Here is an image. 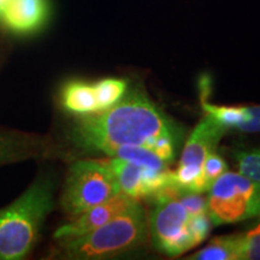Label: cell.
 <instances>
[{
  "label": "cell",
  "mask_w": 260,
  "mask_h": 260,
  "mask_svg": "<svg viewBox=\"0 0 260 260\" xmlns=\"http://www.w3.org/2000/svg\"><path fill=\"white\" fill-rule=\"evenodd\" d=\"M73 139L80 147L106 154L119 146H146L170 164L178 130L145 93L134 89L106 111L83 116Z\"/></svg>",
  "instance_id": "1"
},
{
  "label": "cell",
  "mask_w": 260,
  "mask_h": 260,
  "mask_svg": "<svg viewBox=\"0 0 260 260\" xmlns=\"http://www.w3.org/2000/svg\"><path fill=\"white\" fill-rule=\"evenodd\" d=\"M53 209V183L38 178L18 199L0 210V260L23 259L38 241Z\"/></svg>",
  "instance_id": "2"
},
{
  "label": "cell",
  "mask_w": 260,
  "mask_h": 260,
  "mask_svg": "<svg viewBox=\"0 0 260 260\" xmlns=\"http://www.w3.org/2000/svg\"><path fill=\"white\" fill-rule=\"evenodd\" d=\"M146 237V214L136 200L124 212L92 232L59 240L58 255L76 260L112 258L144 245Z\"/></svg>",
  "instance_id": "3"
},
{
  "label": "cell",
  "mask_w": 260,
  "mask_h": 260,
  "mask_svg": "<svg viewBox=\"0 0 260 260\" xmlns=\"http://www.w3.org/2000/svg\"><path fill=\"white\" fill-rule=\"evenodd\" d=\"M176 186L165 188L153 198L148 225L154 246L165 254L181 255L197 246L190 233L191 214L180 199Z\"/></svg>",
  "instance_id": "4"
},
{
  "label": "cell",
  "mask_w": 260,
  "mask_h": 260,
  "mask_svg": "<svg viewBox=\"0 0 260 260\" xmlns=\"http://www.w3.org/2000/svg\"><path fill=\"white\" fill-rule=\"evenodd\" d=\"M207 212L212 224H233L260 216V182L225 171L209 189Z\"/></svg>",
  "instance_id": "5"
},
{
  "label": "cell",
  "mask_w": 260,
  "mask_h": 260,
  "mask_svg": "<svg viewBox=\"0 0 260 260\" xmlns=\"http://www.w3.org/2000/svg\"><path fill=\"white\" fill-rule=\"evenodd\" d=\"M118 193L121 190L109 161L79 160L71 165L68 172L61 206L74 218Z\"/></svg>",
  "instance_id": "6"
},
{
  "label": "cell",
  "mask_w": 260,
  "mask_h": 260,
  "mask_svg": "<svg viewBox=\"0 0 260 260\" xmlns=\"http://www.w3.org/2000/svg\"><path fill=\"white\" fill-rule=\"evenodd\" d=\"M226 128L206 115L198 123L184 146L177 170L174 171L175 183L183 193H200V176L207 155L216 151ZM201 194V193H200Z\"/></svg>",
  "instance_id": "7"
},
{
  "label": "cell",
  "mask_w": 260,
  "mask_h": 260,
  "mask_svg": "<svg viewBox=\"0 0 260 260\" xmlns=\"http://www.w3.org/2000/svg\"><path fill=\"white\" fill-rule=\"evenodd\" d=\"M109 165L115 175L119 190L136 200L144 198L151 199L165 188L176 186L174 171L170 169L165 171L149 170L118 158H112Z\"/></svg>",
  "instance_id": "8"
},
{
  "label": "cell",
  "mask_w": 260,
  "mask_h": 260,
  "mask_svg": "<svg viewBox=\"0 0 260 260\" xmlns=\"http://www.w3.org/2000/svg\"><path fill=\"white\" fill-rule=\"evenodd\" d=\"M135 201L134 198L121 191L105 203L90 207L79 216L74 217L71 222L58 228L54 233V239L63 240L84 235L124 212Z\"/></svg>",
  "instance_id": "9"
},
{
  "label": "cell",
  "mask_w": 260,
  "mask_h": 260,
  "mask_svg": "<svg viewBox=\"0 0 260 260\" xmlns=\"http://www.w3.org/2000/svg\"><path fill=\"white\" fill-rule=\"evenodd\" d=\"M50 17L48 0H8L0 9V22L14 34L37 32Z\"/></svg>",
  "instance_id": "10"
},
{
  "label": "cell",
  "mask_w": 260,
  "mask_h": 260,
  "mask_svg": "<svg viewBox=\"0 0 260 260\" xmlns=\"http://www.w3.org/2000/svg\"><path fill=\"white\" fill-rule=\"evenodd\" d=\"M61 105L68 112L87 116L98 113V103L94 83L70 81L61 89Z\"/></svg>",
  "instance_id": "11"
},
{
  "label": "cell",
  "mask_w": 260,
  "mask_h": 260,
  "mask_svg": "<svg viewBox=\"0 0 260 260\" xmlns=\"http://www.w3.org/2000/svg\"><path fill=\"white\" fill-rule=\"evenodd\" d=\"M188 259L191 260H241L242 234L219 236Z\"/></svg>",
  "instance_id": "12"
},
{
  "label": "cell",
  "mask_w": 260,
  "mask_h": 260,
  "mask_svg": "<svg viewBox=\"0 0 260 260\" xmlns=\"http://www.w3.org/2000/svg\"><path fill=\"white\" fill-rule=\"evenodd\" d=\"M111 158H118L123 160L134 162L140 167L154 171L169 170V162L159 157L157 152L146 146H119L107 152Z\"/></svg>",
  "instance_id": "13"
},
{
  "label": "cell",
  "mask_w": 260,
  "mask_h": 260,
  "mask_svg": "<svg viewBox=\"0 0 260 260\" xmlns=\"http://www.w3.org/2000/svg\"><path fill=\"white\" fill-rule=\"evenodd\" d=\"M94 89L98 110L99 112H103L116 105L125 95L128 83L125 80L121 79H104L94 83Z\"/></svg>",
  "instance_id": "14"
},
{
  "label": "cell",
  "mask_w": 260,
  "mask_h": 260,
  "mask_svg": "<svg viewBox=\"0 0 260 260\" xmlns=\"http://www.w3.org/2000/svg\"><path fill=\"white\" fill-rule=\"evenodd\" d=\"M225 171H228L226 162L220 155L216 152L207 155L200 176V193L203 194L205 191H209L213 182Z\"/></svg>",
  "instance_id": "15"
},
{
  "label": "cell",
  "mask_w": 260,
  "mask_h": 260,
  "mask_svg": "<svg viewBox=\"0 0 260 260\" xmlns=\"http://www.w3.org/2000/svg\"><path fill=\"white\" fill-rule=\"evenodd\" d=\"M249 229L242 233V259L260 260V216Z\"/></svg>",
  "instance_id": "16"
},
{
  "label": "cell",
  "mask_w": 260,
  "mask_h": 260,
  "mask_svg": "<svg viewBox=\"0 0 260 260\" xmlns=\"http://www.w3.org/2000/svg\"><path fill=\"white\" fill-rule=\"evenodd\" d=\"M180 199L191 216L207 212V198L200 193H181Z\"/></svg>",
  "instance_id": "17"
},
{
  "label": "cell",
  "mask_w": 260,
  "mask_h": 260,
  "mask_svg": "<svg viewBox=\"0 0 260 260\" xmlns=\"http://www.w3.org/2000/svg\"><path fill=\"white\" fill-rule=\"evenodd\" d=\"M246 118L239 125L237 130L246 133H258L260 132V105L245 106Z\"/></svg>",
  "instance_id": "18"
},
{
  "label": "cell",
  "mask_w": 260,
  "mask_h": 260,
  "mask_svg": "<svg viewBox=\"0 0 260 260\" xmlns=\"http://www.w3.org/2000/svg\"><path fill=\"white\" fill-rule=\"evenodd\" d=\"M6 2H8V0H0V9H2L3 6L5 5V3H6Z\"/></svg>",
  "instance_id": "19"
}]
</instances>
